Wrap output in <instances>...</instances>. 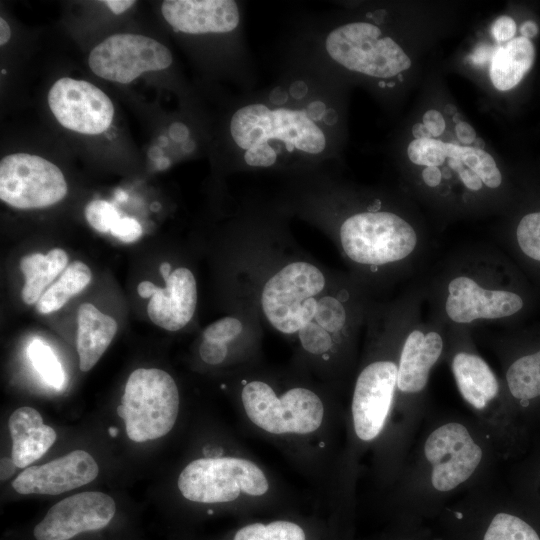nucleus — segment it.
<instances>
[{"mask_svg": "<svg viewBox=\"0 0 540 540\" xmlns=\"http://www.w3.org/2000/svg\"><path fill=\"white\" fill-rule=\"evenodd\" d=\"M407 155L413 164L439 168L447 158V143L433 138L415 139L409 143Z\"/></svg>", "mask_w": 540, "mask_h": 540, "instance_id": "obj_31", "label": "nucleus"}, {"mask_svg": "<svg viewBox=\"0 0 540 540\" xmlns=\"http://www.w3.org/2000/svg\"><path fill=\"white\" fill-rule=\"evenodd\" d=\"M429 482L437 493H449L467 482L483 460V449L470 430L457 421L434 428L423 444Z\"/></svg>", "mask_w": 540, "mask_h": 540, "instance_id": "obj_11", "label": "nucleus"}, {"mask_svg": "<svg viewBox=\"0 0 540 540\" xmlns=\"http://www.w3.org/2000/svg\"><path fill=\"white\" fill-rule=\"evenodd\" d=\"M180 412V392L173 377L157 368L133 371L125 385L117 414L134 442H146L167 435Z\"/></svg>", "mask_w": 540, "mask_h": 540, "instance_id": "obj_9", "label": "nucleus"}, {"mask_svg": "<svg viewBox=\"0 0 540 540\" xmlns=\"http://www.w3.org/2000/svg\"><path fill=\"white\" fill-rule=\"evenodd\" d=\"M495 49L488 44H479L467 57V60L476 66H483L492 61Z\"/></svg>", "mask_w": 540, "mask_h": 540, "instance_id": "obj_36", "label": "nucleus"}, {"mask_svg": "<svg viewBox=\"0 0 540 540\" xmlns=\"http://www.w3.org/2000/svg\"><path fill=\"white\" fill-rule=\"evenodd\" d=\"M48 104L60 125L80 134L104 132L114 116L113 103L101 89L90 82L68 77L52 85Z\"/></svg>", "mask_w": 540, "mask_h": 540, "instance_id": "obj_14", "label": "nucleus"}, {"mask_svg": "<svg viewBox=\"0 0 540 540\" xmlns=\"http://www.w3.org/2000/svg\"><path fill=\"white\" fill-rule=\"evenodd\" d=\"M455 131L458 139L463 144H471L476 139V131L474 128L467 122H458L455 126Z\"/></svg>", "mask_w": 540, "mask_h": 540, "instance_id": "obj_38", "label": "nucleus"}, {"mask_svg": "<svg viewBox=\"0 0 540 540\" xmlns=\"http://www.w3.org/2000/svg\"><path fill=\"white\" fill-rule=\"evenodd\" d=\"M91 277V271L86 264L81 261L72 262L36 302L37 311L48 314L59 310L72 296L89 284Z\"/></svg>", "mask_w": 540, "mask_h": 540, "instance_id": "obj_25", "label": "nucleus"}, {"mask_svg": "<svg viewBox=\"0 0 540 540\" xmlns=\"http://www.w3.org/2000/svg\"><path fill=\"white\" fill-rule=\"evenodd\" d=\"M85 218L97 231H110L114 223L121 218L113 204L105 200H93L85 207Z\"/></svg>", "mask_w": 540, "mask_h": 540, "instance_id": "obj_32", "label": "nucleus"}, {"mask_svg": "<svg viewBox=\"0 0 540 540\" xmlns=\"http://www.w3.org/2000/svg\"><path fill=\"white\" fill-rule=\"evenodd\" d=\"M99 467L92 455L74 450L43 465L26 468L12 482L23 495H58L92 482Z\"/></svg>", "mask_w": 540, "mask_h": 540, "instance_id": "obj_17", "label": "nucleus"}, {"mask_svg": "<svg viewBox=\"0 0 540 540\" xmlns=\"http://www.w3.org/2000/svg\"><path fill=\"white\" fill-rule=\"evenodd\" d=\"M275 200L244 197L234 231L236 302L293 350L291 365L338 395L351 386L373 297L299 246Z\"/></svg>", "mask_w": 540, "mask_h": 540, "instance_id": "obj_1", "label": "nucleus"}, {"mask_svg": "<svg viewBox=\"0 0 540 540\" xmlns=\"http://www.w3.org/2000/svg\"><path fill=\"white\" fill-rule=\"evenodd\" d=\"M263 326L257 313L237 302L233 314L209 324L202 332L198 357L209 367H229L231 373L257 365L262 358Z\"/></svg>", "mask_w": 540, "mask_h": 540, "instance_id": "obj_10", "label": "nucleus"}, {"mask_svg": "<svg viewBox=\"0 0 540 540\" xmlns=\"http://www.w3.org/2000/svg\"><path fill=\"white\" fill-rule=\"evenodd\" d=\"M407 303L398 341L395 411L423 398L434 366L446 357L450 330L429 312L424 314L422 286L406 291Z\"/></svg>", "mask_w": 540, "mask_h": 540, "instance_id": "obj_8", "label": "nucleus"}, {"mask_svg": "<svg viewBox=\"0 0 540 540\" xmlns=\"http://www.w3.org/2000/svg\"><path fill=\"white\" fill-rule=\"evenodd\" d=\"M77 322L76 348L79 367L81 371L87 372L110 345L117 331V323L90 303L79 306Z\"/></svg>", "mask_w": 540, "mask_h": 540, "instance_id": "obj_21", "label": "nucleus"}, {"mask_svg": "<svg viewBox=\"0 0 540 540\" xmlns=\"http://www.w3.org/2000/svg\"><path fill=\"white\" fill-rule=\"evenodd\" d=\"M220 387L250 433L277 448L316 496L338 503L346 413L332 388L291 364L264 362L231 373Z\"/></svg>", "mask_w": 540, "mask_h": 540, "instance_id": "obj_2", "label": "nucleus"}, {"mask_svg": "<svg viewBox=\"0 0 540 540\" xmlns=\"http://www.w3.org/2000/svg\"><path fill=\"white\" fill-rule=\"evenodd\" d=\"M67 189L62 171L41 156L14 153L1 159L0 198L12 207H48L61 201Z\"/></svg>", "mask_w": 540, "mask_h": 540, "instance_id": "obj_12", "label": "nucleus"}, {"mask_svg": "<svg viewBox=\"0 0 540 540\" xmlns=\"http://www.w3.org/2000/svg\"><path fill=\"white\" fill-rule=\"evenodd\" d=\"M473 143H475V146H474L475 148L482 149L483 146H484V142H483V140L481 138L475 139V141Z\"/></svg>", "mask_w": 540, "mask_h": 540, "instance_id": "obj_47", "label": "nucleus"}, {"mask_svg": "<svg viewBox=\"0 0 540 540\" xmlns=\"http://www.w3.org/2000/svg\"><path fill=\"white\" fill-rule=\"evenodd\" d=\"M520 33L522 37L527 39L533 38L538 33V26L534 21L527 20L521 24Z\"/></svg>", "mask_w": 540, "mask_h": 540, "instance_id": "obj_41", "label": "nucleus"}, {"mask_svg": "<svg viewBox=\"0 0 540 540\" xmlns=\"http://www.w3.org/2000/svg\"><path fill=\"white\" fill-rule=\"evenodd\" d=\"M462 162L475 172L491 191L501 187L503 177L493 157L483 149L465 146L461 149Z\"/></svg>", "mask_w": 540, "mask_h": 540, "instance_id": "obj_30", "label": "nucleus"}, {"mask_svg": "<svg viewBox=\"0 0 540 540\" xmlns=\"http://www.w3.org/2000/svg\"><path fill=\"white\" fill-rule=\"evenodd\" d=\"M535 59V49L530 39L515 37L504 46H499L490 66V79L500 91L517 86L531 69Z\"/></svg>", "mask_w": 540, "mask_h": 540, "instance_id": "obj_22", "label": "nucleus"}, {"mask_svg": "<svg viewBox=\"0 0 540 540\" xmlns=\"http://www.w3.org/2000/svg\"><path fill=\"white\" fill-rule=\"evenodd\" d=\"M111 234L125 243L138 240L142 235L140 223L131 217L119 218L110 229Z\"/></svg>", "mask_w": 540, "mask_h": 540, "instance_id": "obj_33", "label": "nucleus"}, {"mask_svg": "<svg viewBox=\"0 0 540 540\" xmlns=\"http://www.w3.org/2000/svg\"><path fill=\"white\" fill-rule=\"evenodd\" d=\"M404 292L391 301H374L364 330V346L351 383L346 441L341 460L339 498L353 496L359 457L375 448L379 459L392 427L396 405L398 341L405 315Z\"/></svg>", "mask_w": 540, "mask_h": 540, "instance_id": "obj_5", "label": "nucleus"}, {"mask_svg": "<svg viewBox=\"0 0 540 540\" xmlns=\"http://www.w3.org/2000/svg\"><path fill=\"white\" fill-rule=\"evenodd\" d=\"M340 125L331 79L287 62L274 83L244 94L227 134L242 170L289 176L327 165Z\"/></svg>", "mask_w": 540, "mask_h": 540, "instance_id": "obj_4", "label": "nucleus"}, {"mask_svg": "<svg viewBox=\"0 0 540 540\" xmlns=\"http://www.w3.org/2000/svg\"><path fill=\"white\" fill-rule=\"evenodd\" d=\"M11 37V29L6 20L0 18V45H5Z\"/></svg>", "mask_w": 540, "mask_h": 540, "instance_id": "obj_44", "label": "nucleus"}, {"mask_svg": "<svg viewBox=\"0 0 540 540\" xmlns=\"http://www.w3.org/2000/svg\"><path fill=\"white\" fill-rule=\"evenodd\" d=\"M155 287L156 285L150 281H142L137 288L138 294L142 298L152 297Z\"/></svg>", "mask_w": 540, "mask_h": 540, "instance_id": "obj_43", "label": "nucleus"}, {"mask_svg": "<svg viewBox=\"0 0 540 540\" xmlns=\"http://www.w3.org/2000/svg\"><path fill=\"white\" fill-rule=\"evenodd\" d=\"M421 286L428 312L448 328L504 323L526 305L507 261L488 244L456 250Z\"/></svg>", "mask_w": 540, "mask_h": 540, "instance_id": "obj_6", "label": "nucleus"}, {"mask_svg": "<svg viewBox=\"0 0 540 540\" xmlns=\"http://www.w3.org/2000/svg\"><path fill=\"white\" fill-rule=\"evenodd\" d=\"M423 124L429 130L433 137L440 136L446 127V123L442 114L434 109L428 110L423 115Z\"/></svg>", "mask_w": 540, "mask_h": 540, "instance_id": "obj_35", "label": "nucleus"}, {"mask_svg": "<svg viewBox=\"0 0 540 540\" xmlns=\"http://www.w3.org/2000/svg\"><path fill=\"white\" fill-rule=\"evenodd\" d=\"M1 481L9 479L15 472L17 467L12 458L4 457L1 458Z\"/></svg>", "mask_w": 540, "mask_h": 540, "instance_id": "obj_40", "label": "nucleus"}, {"mask_svg": "<svg viewBox=\"0 0 540 540\" xmlns=\"http://www.w3.org/2000/svg\"><path fill=\"white\" fill-rule=\"evenodd\" d=\"M171 165V161L167 157H162L157 160V168L159 170H164Z\"/></svg>", "mask_w": 540, "mask_h": 540, "instance_id": "obj_46", "label": "nucleus"}, {"mask_svg": "<svg viewBox=\"0 0 540 540\" xmlns=\"http://www.w3.org/2000/svg\"><path fill=\"white\" fill-rule=\"evenodd\" d=\"M483 540H540V537L523 519L500 512L492 518Z\"/></svg>", "mask_w": 540, "mask_h": 540, "instance_id": "obj_28", "label": "nucleus"}, {"mask_svg": "<svg viewBox=\"0 0 540 540\" xmlns=\"http://www.w3.org/2000/svg\"><path fill=\"white\" fill-rule=\"evenodd\" d=\"M177 488L192 503L244 509L278 505L292 496L266 465L235 441L204 444L201 456L180 471Z\"/></svg>", "mask_w": 540, "mask_h": 540, "instance_id": "obj_7", "label": "nucleus"}, {"mask_svg": "<svg viewBox=\"0 0 540 540\" xmlns=\"http://www.w3.org/2000/svg\"><path fill=\"white\" fill-rule=\"evenodd\" d=\"M68 264L67 253L60 248L50 250L46 255L33 253L23 256L20 269L25 276L21 296L26 304L36 303L44 289L63 271Z\"/></svg>", "mask_w": 540, "mask_h": 540, "instance_id": "obj_23", "label": "nucleus"}, {"mask_svg": "<svg viewBox=\"0 0 540 540\" xmlns=\"http://www.w3.org/2000/svg\"><path fill=\"white\" fill-rule=\"evenodd\" d=\"M161 12L173 31L192 36L240 33L243 22L234 0H166Z\"/></svg>", "mask_w": 540, "mask_h": 540, "instance_id": "obj_18", "label": "nucleus"}, {"mask_svg": "<svg viewBox=\"0 0 540 540\" xmlns=\"http://www.w3.org/2000/svg\"><path fill=\"white\" fill-rule=\"evenodd\" d=\"M504 386L510 396L524 404L540 397V349L510 360L504 371Z\"/></svg>", "mask_w": 540, "mask_h": 540, "instance_id": "obj_24", "label": "nucleus"}, {"mask_svg": "<svg viewBox=\"0 0 540 540\" xmlns=\"http://www.w3.org/2000/svg\"><path fill=\"white\" fill-rule=\"evenodd\" d=\"M89 66L99 77L127 84L144 72L160 71L173 62L171 51L159 41L139 34H115L89 55Z\"/></svg>", "mask_w": 540, "mask_h": 540, "instance_id": "obj_13", "label": "nucleus"}, {"mask_svg": "<svg viewBox=\"0 0 540 540\" xmlns=\"http://www.w3.org/2000/svg\"><path fill=\"white\" fill-rule=\"evenodd\" d=\"M108 432L112 437H115L118 434V429L116 427H110Z\"/></svg>", "mask_w": 540, "mask_h": 540, "instance_id": "obj_48", "label": "nucleus"}, {"mask_svg": "<svg viewBox=\"0 0 540 540\" xmlns=\"http://www.w3.org/2000/svg\"><path fill=\"white\" fill-rule=\"evenodd\" d=\"M511 246L527 260L540 264V211L527 213L517 223Z\"/></svg>", "mask_w": 540, "mask_h": 540, "instance_id": "obj_27", "label": "nucleus"}, {"mask_svg": "<svg viewBox=\"0 0 540 540\" xmlns=\"http://www.w3.org/2000/svg\"><path fill=\"white\" fill-rule=\"evenodd\" d=\"M159 270H160V273L162 275L164 282L170 277L173 271L172 266L169 262H162Z\"/></svg>", "mask_w": 540, "mask_h": 540, "instance_id": "obj_45", "label": "nucleus"}, {"mask_svg": "<svg viewBox=\"0 0 540 540\" xmlns=\"http://www.w3.org/2000/svg\"><path fill=\"white\" fill-rule=\"evenodd\" d=\"M35 370L51 387L60 389L65 380L63 368L53 350L40 340H33L27 350Z\"/></svg>", "mask_w": 540, "mask_h": 540, "instance_id": "obj_29", "label": "nucleus"}, {"mask_svg": "<svg viewBox=\"0 0 540 540\" xmlns=\"http://www.w3.org/2000/svg\"><path fill=\"white\" fill-rule=\"evenodd\" d=\"M115 514V501L108 494L78 493L54 504L34 527L33 536L36 540H72L106 528Z\"/></svg>", "mask_w": 540, "mask_h": 540, "instance_id": "obj_15", "label": "nucleus"}, {"mask_svg": "<svg viewBox=\"0 0 540 540\" xmlns=\"http://www.w3.org/2000/svg\"><path fill=\"white\" fill-rule=\"evenodd\" d=\"M445 111L448 112V113H454V112H455V108H454V106H452V105H448V106H446Z\"/></svg>", "mask_w": 540, "mask_h": 540, "instance_id": "obj_49", "label": "nucleus"}, {"mask_svg": "<svg viewBox=\"0 0 540 540\" xmlns=\"http://www.w3.org/2000/svg\"><path fill=\"white\" fill-rule=\"evenodd\" d=\"M275 202L289 217L317 227L333 242L348 274L372 297L410 277L431 244L423 232L380 196L349 192L327 165L286 176Z\"/></svg>", "mask_w": 540, "mask_h": 540, "instance_id": "obj_3", "label": "nucleus"}, {"mask_svg": "<svg viewBox=\"0 0 540 540\" xmlns=\"http://www.w3.org/2000/svg\"><path fill=\"white\" fill-rule=\"evenodd\" d=\"M516 23L509 16H501L497 18L491 26V34L493 38L501 43L513 39L516 33Z\"/></svg>", "mask_w": 540, "mask_h": 540, "instance_id": "obj_34", "label": "nucleus"}, {"mask_svg": "<svg viewBox=\"0 0 540 540\" xmlns=\"http://www.w3.org/2000/svg\"><path fill=\"white\" fill-rule=\"evenodd\" d=\"M412 134L415 139H430L432 137L429 130L423 123H416L412 127Z\"/></svg>", "mask_w": 540, "mask_h": 540, "instance_id": "obj_42", "label": "nucleus"}, {"mask_svg": "<svg viewBox=\"0 0 540 540\" xmlns=\"http://www.w3.org/2000/svg\"><path fill=\"white\" fill-rule=\"evenodd\" d=\"M114 13L121 14L135 4L132 0H106L102 1Z\"/></svg>", "mask_w": 540, "mask_h": 540, "instance_id": "obj_39", "label": "nucleus"}, {"mask_svg": "<svg viewBox=\"0 0 540 540\" xmlns=\"http://www.w3.org/2000/svg\"><path fill=\"white\" fill-rule=\"evenodd\" d=\"M450 340L446 357L464 401L478 412L494 406L502 393L501 382L479 355L472 340V330L449 328Z\"/></svg>", "mask_w": 540, "mask_h": 540, "instance_id": "obj_16", "label": "nucleus"}, {"mask_svg": "<svg viewBox=\"0 0 540 540\" xmlns=\"http://www.w3.org/2000/svg\"><path fill=\"white\" fill-rule=\"evenodd\" d=\"M8 426L12 438L11 458L18 468H25L41 458L57 437L55 430L44 424L40 413L29 406L16 409Z\"/></svg>", "mask_w": 540, "mask_h": 540, "instance_id": "obj_20", "label": "nucleus"}, {"mask_svg": "<svg viewBox=\"0 0 540 540\" xmlns=\"http://www.w3.org/2000/svg\"><path fill=\"white\" fill-rule=\"evenodd\" d=\"M423 185L430 190H438L442 182V173L438 167H424L421 171Z\"/></svg>", "mask_w": 540, "mask_h": 540, "instance_id": "obj_37", "label": "nucleus"}, {"mask_svg": "<svg viewBox=\"0 0 540 540\" xmlns=\"http://www.w3.org/2000/svg\"><path fill=\"white\" fill-rule=\"evenodd\" d=\"M232 540H308L304 527L288 519L253 522L239 528Z\"/></svg>", "mask_w": 540, "mask_h": 540, "instance_id": "obj_26", "label": "nucleus"}, {"mask_svg": "<svg viewBox=\"0 0 540 540\" xmlns=\"http://www.w3.org/2000/svg\"><path fill=\"white\" fill-rule=\"evenodd\" d=\"M197 282L188 267H177L165 281L156 286L147 305L151 321L168 331H179L194 317L197 307Z\"/></svg>", "mask_w": 540, "mask_h": 540, "instance_id": "obj_19", "label": "nucleus"}]
</instances>
